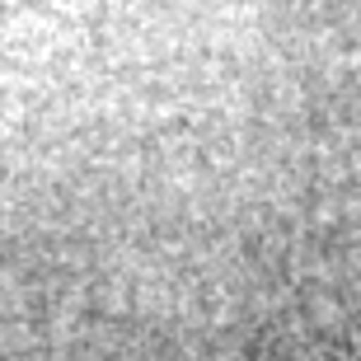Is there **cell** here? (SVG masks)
Instances as JSON below:
<instances>
[{"label": "cell", "mask_w": 361, "mask_h": 361, "mask_svg": "<svg viewBox=\"0 0 361 361\" xmlns=\"http://www.w3.org/2000/svg\"><path fill=\"white\" fill-rule=\"evenodd\" d=\"M268 361H361V329H338V334L300 338L291 348L272 352Z\"/></svg>", "instance_id": "6da1fadb"}]
</instances>
